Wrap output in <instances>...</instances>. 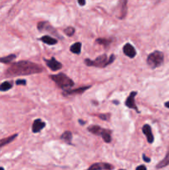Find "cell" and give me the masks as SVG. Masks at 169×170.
<instances>
[{
    "instance_id": "obj_4",
    "label": "cell",
    "mask_w": 169,
    "mask_h": 170,
    "mask_svg": "<svg viewBox=\"0 0 169 170\" xmlns=\"http://www.w3.org/2000/svg\"><path fill=\"white\" fill-rule=\"evenodd\" d=\"M85 62L87 66H96V67H104L110 65L109 63V58L105 54L101 55L98 56L95 61H91V60L86 59L85 61Z\"/></svg>"
},
{
    "instance_id": "obj_16",
    "label": "cell",
    "mask_w": 169,
    "mask_h": 170,
    "mask_svg": "<svg viewBox=\"0 0 169 170\" xmlns=\"http://www.w3.org/2000/svg\"><path fill=\"white\" fill-rule=\"evenodd\" d=\"M17 136V135H14L9 136V137H7V138H4V139H0V148L3 147V146L7 145V144H8L9 143H11L12 141H14Z\"/></svg>"
},
{
    "instance_id": "obj_10",
    "label": "cell",
    "mask_w": 169,
    "mask_h": 170,
    "mask_svg": "<svg viewBox=\"0 0 169 170\" xmlns=\"http://www.w3.org/2000/svg\"><path fill=\"white\" fill-rule=\"evenodd\" d=\"M46 126V124L43 121H41L40 119H37L34 120L32 124V132L33 133H38L40 132Z\"/></svg>"
},
{
    "instance_id": "obj_12",
    "label": "cell",
    "mask_w": 169,
    "mask_h": 170,
    "mask_svg": "<svg viewBox=\"0 0 169 170\" xmlns=\"http://www.w3.org/2000/svg\"><path fill=\"white\" fill-rule=\"evenodd\" d=\"M38 28L40 31H48L49 32H52L53 31V28L52 27V25L48 23L47 22H41L38 24Z\"/></svg>"
},
{
    "instance_id": "obj_32",
    "label": "cell",
    "mask_w": 169,
    "mask_h": 170,
    "mask_svg": "<svg viewBox=\"0 0 169 170\" xmlns=\"http://www.w3.org/2000/svg\"><path fill=\"white\" fill-rule=\"evenodd\" d=\"M0 170H4V168H2V167H0Z\"/></svg>"
},
{
    "instance_id": "obj_15",
    "label": "cell",
    "mask_w": 169,
    "mask_h": 170,
    "mask_svg": "<svg viewBox=\"0 0 169 170\" xmlns=\"http://www.w3.org/2000/svg\"><path fill=\"white\" fill-rule=\"evenodd\" d=\"M41 42H43L44 43H47L48 45H55L57 43V40L55 38H53L52 37H49V36H43L40 38Z\"/></svg>"
},
{
    "instance_id": "obj_11",
    "label": "cell",
    "mask_w": 169,
    "mask_h": 170,
    "mask_svg": "<svg viewBox=\"0 0 169 170\" xmlns=\"http://www.w3.org/2000/svg\"><path fill=\"white\" fill-rule=\"evenodd\" d=\"M90 87H80V88H77V89H75V90H65L64 92V95L65 96H71V95H77V94H82L84 91H86V90H88Z\"/></svg>"
},
{
    "instance_id": "obj_19",
    "label": "cell",
    "mask_w": 169,
    "mask_h": 170,
    "mask_svg": "<svg viewBox=\"0 0 169 170\" xmlns=\"http://www.w3.org/2000/svg\"><path fill=\"white\" fill-rule=\"evenodd\" d=\"M13 87V84L9 81H4L0 85V91H7Z\"/></svg>"
},
{
    "instance_id": "obj_7",
    "label": "cell",
    "mask_w": 169,
    "mask_h": 170,
    "mask_svg": "<svg viewBox=\"0 0 169 170\" xmlns=\"http://www.w3.org/2000/svg\"><path fill=\"white\" fill-rule=\"evenodd\" d=\"M123 51H124V54L127 56H128L129 58H134V57H135L136 54H137L135 48L130 43L125 44L124 47H123Z\"/></svg>"
},
{
    "instance_id": "obj_23",
    "label": "cell",
    "mask_w": 169,
    "mask_h": 170,
    "mask_svg": "<svg viewBox=\"0 0 169 170\" xmlns=\"http://www.w3.org/2000/svg\"><path fill=\"white\" fill-rule=\"evenodd\" d=\"M96 42H98V43L100 44V45L108 47V46L110 44L111 40L110 39H107V38H98L96 39Z\"/></svg>"
},
{
    "instance_id": "obj_33",
    "label": "cell",
    "mask_w": 169,
    "mask_h": 170,
    "mask_svg": "<svg viewBox=\"0 0 169 170\" xmlns=\"http://www.w3.org/2000/svg\"><path fill=\"white\" fill-rule=\"evenodd\" d=\"M119 170H124V169H119Z\"/></svg>"
},
{
    "instance_id": "obj_30",
    "label": "cell",
    "mask_w": 169,
    "mask_h": 170,
    "mask_svg": "<svg viewBox=\"0 0 169 170\" xmlns=\"http://www.w3.org/2000/svg\"><path fill=\"white\" fill-rule=\"evenodd\" d=\"M165 106L167 108H169V101H167V102H166V103H165Z\"/></svg>"
},
{
    "instance_id": "obj_18",
    "label": "cell",
    "mask_w": 169,
    "mask_h": 170,
    "mask_svg": "<svg viewBox=\"0 0 169 170\" xmlns=\"http://www.w3.org/2000/svg\"><path fill=\"white\" fill-rule=\"evenodd\" d=\"M15 58H16V56L14 55V54H11V55L4 56V57H0V62L8 64V63H10L12 61H14Z\"/></svg>"
},
{
    "instance_id": "obj_9",
    "label": "cell",
    "mask_w": 169,
    "mask_h": 170,
    "mask_svg": "<svg viewBox=\"0 0 169 170\" xmlns=\"http://www.w3.org/2000/svg\"><path fill=\"white\" fill-rule=\"evenodd\" d=\"M143 133L144 134L146 137H147V139H148V142L149 144H152L153 142V135H152V129H151V127L149 126V125H144L143 126Z\"/></svg>"
},
{
    "instance_id": "obj_20",
    "label": "cell",
    "mask_w": 169,
    "mask_h": 170,
    "mask_svg": "<svg viewBox=\"0 0 169 170\" xmlns=\"http://www.w3.org/2000/svg\"><path fill=\"white\" fill-rule=\"evenodd\" d=\"M169 164V153H167L166 157L163 159L160 162V163L157 165V168H163V167L167 166Z\"/></svg>"
},
{
    "instance_id": "obj_8",
    "label": "cell",
    "mask_w": 169,
    "mask_h": 170,
    "mask_svg": "<svg viewBox=\"0 0 169 170\" xmlns=\"http://www.w3.org/2000/svg\"><path fill=\"white\" fill-rule=\"evenodd\" d=\"M113 167L111 166L110 164H109V163H94L93 165H91L88 170H110Z\"/></svg>"
},
{
    "instance_id": "obj_3",
    "label": "cell",
    "mask_w": 169,
    "mask_h": 170,
    "mask_svg": "<svg viewBox=\"0 0 169 170\" xmlns=\"http://www.w3.org/2000/svg\"><path fill=\"white\" fill-rule=\"evenodd\" d=\"M164 60V56L162 52L155 51L151 54H149L147 59V63L152 68H157L162 65Z\"/></svg>"
},
{
    "instance_id": "obj_2",
    "label": "cell",
    "mask_w": 169,
    "mask_h": 170,
    "mask_svg": "<svg viewBox=\"0 0 169 170\" xmlns=\"http://www.w3.org/2000/svg\"><path fill=\"white\" fill-rule=\"evenodd\" d=\"M50 78L62 89H67L74 86L73 80L63 73H59L56 75L50 76Z\"/></svg>"
},
{
    "instance_id": "obj_25",
    "label": "cell",
    "mask_w": 169,
    "mask_h": 170,
    "mask_svg": "<svg viewBox=\"0 0 169 170\" xmlns=\"http://www.w3.org/2000/svg\"><path fill=\"white\" fill-rule=\"evenodd\" d=\"M99 117L101 120H109L110 115H109V114H101V115H99Z\"/></svg>"
},
{
    "instance_id": "obj_29",
    "label": "cell",
    "mask_w": 169,
    "mask_h": 170,
    "mask_svg": "<svg viewBox=\"0 0 169 170\" xmlns=\"http://www.w3.org/2000/svg\"><path fill=\"white\" fill-rule=\"evenodd\" d=\"M78 4L80 5V6H84L86 4V0H78Z\"/></svg>"
},
{
    "instance_id": "obj_1",
    "label": "cell",
    "mask_w": 169,
    "mask_h": 170,
    "mask_svg": "<svg viewBox=\"0 0 169 170\" xmlns=\"http://www.w3.org/2000/svg\"><path fill=\"white\" fill-rule=\"evenodd\" d=\"M43 71L42 66L28 61H21L12 64L7 70V75L10 77L28 76L41 73Z\"/></svg>"
},
{
    "instance_id": "obj_28",
    "label": "cell",
    "mask_w": 169,
    "mask_h": 170,
    "mask_svg": "<svg viewBox=\"0 0 169 170\" xmlns=\"http://www.w3.org/2000/svg\"><path fill=\"white\" fill-rule=\"evenodd\" d=\"M143 160H144L145 162H147V163H149V162H150V159H149V158H148V157L146 156V155H145V154H143Z\"/></svg>"
},
{
    "instance_id": "obj_13",
    "label": "cell",
    "mask_w": 169,
    "mask_h": 170,
    "mask_svg": "<svg viewBox=\"0 0 169 170\" xmlns=\"http://www.w3.org/2000/svg\"><path fill=\"white\" fill-rule=\"evenodd\" d=\"M119 5H120V17L121 19H123L125 17L126 14H127V0H120L119 2Z\"/></svg>"
},
{
    "instance_id": "obj_26",
    "label": "cell",
    "mask_w": 169,
    "mask_h": 170,
    "mask_svg": "<svg viewBox=\"0 0 169 170\" xmlns=\"http://www.w3.org/2000/svg\"><path fill=\"white\" fill-rule=\"evenodd\" d=\"M16 84L19 85V86H25L27 84V81L25 80H16Z\"/></svg>"
},
{
    "instance_id": "obj_24",
    "label": "cell",
    "mask_w": 169,
    "mask_h": 170,
    "mask_svg": "<svg viewBox=\"0 0 169 170\" xmlns=\"http://www.w3.org/2000/svg\"><path fill=\"white\" fill-rule=\"evenodd\" d=\"M64 32H65L68 37H71V36L74 35V33H75V28H72V27H68V28H66V29H65Z\"/></svg>"
},
{
    "instance_id": "obj_5",
    "label": "cell",
    "mask_w": 169,
    "mask_h": 170,
    "mask_svg": "<svg viewBox=\"0 0 169 170\" xmlns=\"http://www.w3.org/2000/svg\"><path fill=\"white\" fill-rule=\"evenodd\" d=\"M44 61L47 63V65L48 66L50 69L52 71H59L62 68V63L57 62L55 58H51L50 60H47L44 59Z\"/></svg>"
},
{
    "instance_id": "obj_6",
    "label": "cell",
    "mask_w": 169,
    "mask_h": 170,
    "mask_svg": "<svg viewBox=\"0 0 169 170\" xmlns=\"http://www.w3.org/2000/svg\"><path fill=\"white\" fill-rule=\"evenodd\" d=\"M137 95V92L136 91H133L130 93V95L128 96V97L127 98V100L125 101V105H126V106L128 108H130V109H134L135 111L138 112V110L137 106H136V105H135V101H134V97L135 96Z\"/></svg>"
},
{
    "instance_id": "obj_21",
    "label": "cell",
    "mask_w": 169,
    "mask_h": 170,
    "mask_svg": "<svg viewBox=\"0 0 169 170\" xmlns=\"http://www.w3.org/2000/svg\"><path fill=\"white\" fill-rule=\"evenodd\" d=\"M101 136H102L104 141L105 143H110L111 141L110 133L108 131V130H104V131L102 132V134H101Z\"/></svg>"
},
{
    "instance_id": "obj_27",
    "label": "cell",
    "mask_w": 169,
    "mask_h": 170,
    "mask_svg": "<svg viewBox=\"0 0 169 170\" xmlns=\"http://www.w3.org/2000/svg\"><path fill=\"white\" fill-rule=\"evenodd\" d=\"M136 170H147V168L144 166V165H140V166H138Z\"/></svg>"
},
{
    "instance_id": "obj_14",
    "label": "cell",
    "mask_w": 169,
    "mask_h": 170,
    "mask_svg": "<svg viewBox=\"0 0 169 170\" xmlns=\"http://www.w3.org/2000/svg\"><path fill=\"white\" fill-rule=\"evenodd\" d=\"M88 130L92 133L94 135H101L102 132L104 131V129L100 126L98 125H91L90 127H88Z\"/></svg>"
},
{
    "instance_id": "obj_31",
    "label": "cell",
    "mask_w": 169,
    "mask_h": 170,
    "mask_svg": "<svg viewBox=\"0 0 169 170\" xmlns=\"http://www.w3.org/2000/svg\"><path fill=\"white\" fill-rule=\"evenodd\" d=\"M79 122L81 124V125H84V124H85V122H83L82 120H79Z\"/></svg>"
},
{
    "instance_id": "obj_22",
    "label": "cell",
    "mask_w": 169,
    "mask_h": 170,
    "mask_svg": "<svg viewBox=\"0 0 169 170\" xmlns=\"http://www.w3.org/2000/svg\"><path fill=\"white\" fill-rule=\"evenodd\" d=\"M62 139H64V140L66 141V142L70 143L71 141V139H72V134H71L70 131L64 132V133L62 134Z\"/></svg>"
},
{
    "instance_id": "obj_17",
    "label": "cell",
    "mask_w": 169,
    "mask_h": 170,
    "mask_svg": "<svg viewBox=\"0 0 169 170\" xmlns=\"http://www.w3.org/2000/svg\"><path fill=\"white\" fill-rule=\"evenodd\" d=\"M71 52L74 53V54H80V51H81V43L80 42H76L74 43L71 47Z\"/></svg>"
}]
</instances>
